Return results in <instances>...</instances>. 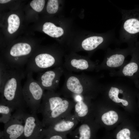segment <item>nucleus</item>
I'll return each mask as SVG.
<instances>
[{
	"instance_id": "obj_6",
	"label": "nucleus",
	"mask_w": 139,
	"mask_h": 139,
	"mask_svg": "<svg viewBox=\"0 0 139 139\" xmlns=\"http://www.w3.org/2000/svg\"><path fill=\"white\" fill-rule=\"evenodd\" d=\"M131 55L130 60L117 70L110 71L111 77H125L129 79L136 87L139 86V44H136Z\"/></svg>"
},
{
	"instance_id": "obj_4",
	"label": "nucleus",
	"mask_w": 139,
	"mask_h": 139,
	"mask_svg": "<svg viewBox=\"0 0 139 139\" xmlns=\"http://www.w3.org/2000/svg\"><path fill=\"white\" fill-rule=\"evenodd\" d=\"M27 79L22 87L24 100L31 113H38L44 89L33 76V73L26 74Z\"/></svg>"
},
{
	"instance_id": "obj_10",
	"label": "nucleus",
	"mask_w": 139,
	"mask_h": 139,
	"mask_svg": "<svg viewBox=\"0 0 139 139\" xmlns=\"http://www.w3.org/2000/svg\"><path fill=\"white\" fill-rule=\"evenodd\" d=\"M79 122L74 114L71 113L45 128L44 137L51 134L67 135L74 130Z\"/></svg>"
},
{
	"instance_id": "obj_8",
	"label": "nucleus",
	"mask_w": 139,
	"mask_h": 139,
	"mask_svg": "<svg viewBox=\"0 0 139 139\" xmlns=\"http://www.w3.org/2000/svg\"><path fill=\"white\" fill-rule=\"evenodd\" d=\"M25 112H15L0 132L1 139H24V117Z\"/></svg>"
},
{
	"instance_id": "obj_14",
	"label": "nucleus",
	"mask_w": 139,
	"mask_h": 139,
	"mask_svg": "<svg viewBox=\"0 0 139 139\" xmlns=\"http://www.w3.org/2000/svg\"><path fill=\"white\" fill-rule=\"evenodd\" d=\"M74 102L71 99L65 97L62 101L41 121L44 127H46L71 113Z\"/></svg>"
},
{
	"instance_id": "obj_12",
	"label": "nucleus",
	"mask_w": 139,
	"mask_h": 139,
	"mask_svg": "<svg viewBox=\"0 0 139 139\" xmlns=\"http://www.w3.org/2000/svg\"><path fill=\"white\" fill-rule=\"evenodd\" d=\"M115 40L114 32L110 30L101 36H93L87 38L83 41L81 46L84 50L89 51L99 48L107 49Z\"/></svg>"
},
{
	"instance_id": "obj_20",
	"label": "nucleus",
	"mask_w": 139,
	"mask_h": 139,
	"mask_svg": "<svg viewBox=\"0 0 139 139\" xmlns=\"http://www.w3.org/2000/svg\"><path fill=\"white\" fill-rule=\"evenodd\" d=\"M118 118L117 113L115 111L111 110L103 114L101 117V120L106 125H111L116 123Z\"/></svg>"
},
{
	"instance_id": "obj_2",
	"label": "nucleus",
	"mask_w": 139,
	"mask_h": 139,
	"mask_svg": "<svg viewBox=\"0 0 139 139\" xmlns=\"http://www.w3.org/2000/svg\"><path fill=\"white\" fill-rule=\"evenodd\" d=\"M23 69L9 68L6 80L0 89V101L15 112H25L27 107L22 93L21 81L26 75Z\"/></svg>"
},
{
	"instance_id": "obj_26",
	"label": "nucleus",
	"mask_w": 139,
	"mask_h": 139,
	"mask_svg": "<svg viewBox=\"0 0 139 139\" xmlns=\"http://www.w3.org/2000/svg\"><path fill=\"white\" fill-rule=\"evenodd\" d=\"M42 139H70L67 135L60 134H51L45 136Z\"/></svg>"
},
{
	"instance_id": "obj_19",
	"label": "nucleus",
	"mask_w": 139,
	"mask_h": 139,
	"mask_svg": "<svg viewBox=\"0 0 139 139\" xmlns=\"http://www.w3.org/2000/svg\"><path fill=\"white\" fill-rule=\"evenodd\" d=\"M12 109L4 102L0 101V121L5 124L8 122L12 115Z\"/></svg>"
},
{
	"instance_id": "obj_16",
	"label": "nucleus",
	"mask_w": 139,
	"mask_h": 139,
	"mask_svg": "<svg viewBox=\"0 0 139 139\" xmlns=\"http://www.w3.org/2000/svg\"><path fill=\"white\" fill-rule=\"evenodd\" d=\"M90 97L80 95H73L70 99L74 102V114L79 122L81 123L88 119L89 103Z\"/></svg>"
},
{
	"instance_id": "obj_27",
	"label": "nucleus",
	"mask_w": 139,
	"mask_h": 139,
	"mask_svg": "<svg viewBox=\"0 0 139 139\" xmlns=\"http://www.w3.org/2000/svg\"><path fill=\"white\" fill-rule=\"evenodd\" d=\"M11 0H0V3H1L3 4L7 3Z\"/></svg>"
},
{
	"instance_id": "obj_23",
	"label": "nucleus",
	"mask_w": 139,
	"mask_h": 139,
	"mask_svg": "<svg viewBox=\"0 0 139 139\" xmlns=\"http://www.w3.org/2000/svg\"><path fill=\"white\" fill-rule=\"evenodd\" d=\"M58 3L57 0H48L47 6V12L51 14L56 13L58 9Z\"/></svg>"
},
{
	"instance_id": "obj_28",
	"label": "nucleus",
	"mask_w": 139,
	"mask_h": 139,
	"mask_svg": "<svg viewBox=\"0 0 139 139\" xmlns=\"http://www.w3.org/2000/svg\"><path fill=\"white\" fill-rule=\"evenodd\" d=\"M137 88V89H138L139 90V86H138V87Z\"/></svg>"
},
{
	"instance_id": "obj_29",
	"label": "nucleus",
	"mask_w": 139,
	"mask_h": 139,
	"mask_svg": "<svg viewBox=\"0 0 139 139\" xmlns=\"http://www.w3.org/2000/svg\"><path fill=\"white\" fill-rule=\"evenodd\" d=\"M138 139H139V138Z\"/></svg>"
},
{
	"instance_id": "obj_22",
	"label": "nucleus",
	"mask_w": 139,
	"mask_h": 139,
	"mask_svg": "<svg viewBox=\"0 0 139 139\" xmlns=\"http://www.w3.org/2000/svg\"><path fill=\"white\" fill-rule=\"evenodd\" d=\"M9 68L1 61L0 63V89L3 86L7 76Z\"/></svg>"
},
{
	"instance_id": "obj_15",
	"label": "nucleus",
	"mask_w": 139,
	"mask_h": 139,
	"mask_svg": "<svg viewBox=\"0 0 139 139\" xmlns=\"http://www.w3.org/2000/svg\"><path fill=\"white\" fill-rule=\"evenodd\" d=\"M65 97L55 91H47L44 92L38 113L44 119L64 100Z\"/></svg>"
},
{
	"instance_id": "obj_7",
	"label": "nucleus",
	"mask_w": 139,
	"mask_h": 139,
	"mask_svg": "<svg viewBox=\"0 0 139 139\" xmlns=\"http://www.w3.org/2000/svg\"><path fill=\"white\" fill-rule=\"evenodd\" d=\"M63 63L60 57L47 53L38 54L29 59L25 72H40L50 68L62 66Z\"/></svg>"
},
{
	"instance_id": "obj_9",
	"label": "nucleus",
	"mask_w": 139,
	"mask_h": 139,
	"mask_svg": "<svg viewBox=\"0 0 139 139\" xmlns=\"http://www.w3.org/2000/svg\"><path fill=\"white\" fill-rule=\"evenodd\" d=\"M64 70L62 66L39 72L36 80L44 90L55 91L59 86Z\"/></svg>"
},
{
	"instance_id": "obj_13",
	"label": "nucleus",
	"mask_w": 139,
	"mask_h": 139,
	"mask_svg": "<svg viewBox=\"0 0 139 139\" xmlns=\"http://www.w3.org/2000/svg\"><path fill=\"white\" fill-rule=\"evenodd\" d=\"M98 64L88 58L73 56L66 58L63 66L65 70L72 73L92 72L95 71Z\"/></svg>"
},
{
	"instance_id": "obj_25",
	"label": "nucleus",
	"mask_w": 139,
	"mask_h": 139,
	"mask_svg": "<svg viewBox=\"0 0 139 139\" xmlns=\"http://www.w3.org/2000/svg\"><path fill=\"white\" fill-rule=\"evenodd\" d=\"M131 132L127 128H124L120 131L117 134V139H131Z\"/></svg>"
},
{
	"instance_id": "obj_24",
	"label": "nucleus",
	"mask_w": 139,
	"mask_h": 139,
	"mask_svg": "<svg viewBox=\"0 0 139 139\" xmlns=\"http://www.w3.org/2000/svg\"><path fill=\"white\" fill-rule=\"evenodd\" d=\"M45 1L44 0H33L30 3L32 8L36 11L41 12L44 6Z\"/></svg>"
},
{
	"instance_id": "obj_17",
	"label": "nucleus",
	"mask_w": 139,
	"mask_h": 139,
	"mask_svg": "<svg viewBox=\"0 0 139 139\" xmlns=\"http://www.w3.org/2000/svg\"><path fill=\"white\" fill-rule=\"evenodd\" d=\"M88 119L81 123L69 134L72 139H91L92 131Z\"/></svg>"
},
{
	"instance_id": "obj_5",
	"label": "nucleus",
	"mask_w": 139,
	"mask_h": 139,
	"mask_svg": "<svg viewBox=\"0 0 139 139\" xmlns=\"http://www.w3.org/2000/svg\"><path fill=\"white\" fill-rule=\"evenodd\" d=\"M134 46L113 49L108 48L103 61L98 65L95 71L99 72L103 70L110 71L120 69L127 63L126 59L128 56L131 55Z\"/></svg>"
},
{
	"instance_id": "obj_11",
	"label": "nucleus",
	"mask_w": 139,
	"mask_h": 139,
	"mask_svg": "<svg viewBox=\"0 0 139 139\" xmlns=\"http://www.w3.org/2000/svg\"><path fill=\"white\" fill-rule=\"evenodd\" d=\"M36 113H25L24 117V139H42L44 128Z\"/></svg>"
},
{
	"instance_id": "obj_21",
	"label": "nucleus",
	"mask_w": 139,
	"mask_h": 139,
	"mask_svg": "<svg viewBox=\"0 0 139 139\" xmlns=\"http://www.w3.org/2000/svg\"><path fill=\"white\" fill-rule=\"evenodd\" d=\"M7 21L8 31L10 33L12 34L15 32L19 28L20 24L19 18L16 15L12 14L9 16Z\"/></svg>"
},
{
	"instance_id": "obj_1",
	"label": "nucleus",
	"mask_w": 139,
	"mask_h": 139,
	"mask_svg": "<svg viewBox=\"0 0 139 139\" xmlns=\"http://www.w3.org/2000/svg\"><path fill=\"white\" fill-rule=\"evenodd\" d=\"M64 82L60 92L61 95L70 99L73 95H80L92 98L103 89L101 77L86 74L83 72L75 74L64 69Z\"/></svg>"
},
{
	"instance_id": "obj_3",
	"label": "nucleus",
	"mask_w": 139,
	"mask_h": 139,
	"mask_svg": "<svg viewBox=\"0 0 139 139\" xmlns=\"http://www.w3.org/2000/svg\"><path fill=\"white\" fill-rule=\"evenodd\" d=\"M122 22L120 32L121 42H125L128 47H134L137 42L139 34V9L120 10Z\"/></svg>"
},
{
	"instance_id": "obj_18",
	"label": "nucleus",
	"mask_w": 139,
	"mask_h": 139,
	"mask_svg": "<svg viewBox=\"0 0 139 139\" xmlns=\"http://www.w3.org/2000/svg\"><path fill=\"white\" fill-rule=\"evenodd\" d=\"M42 31L46 34L53 37H58L64 33L62 28L57 27L50 22H46L44 24Z\"/></svg>"
}]
</instances>
